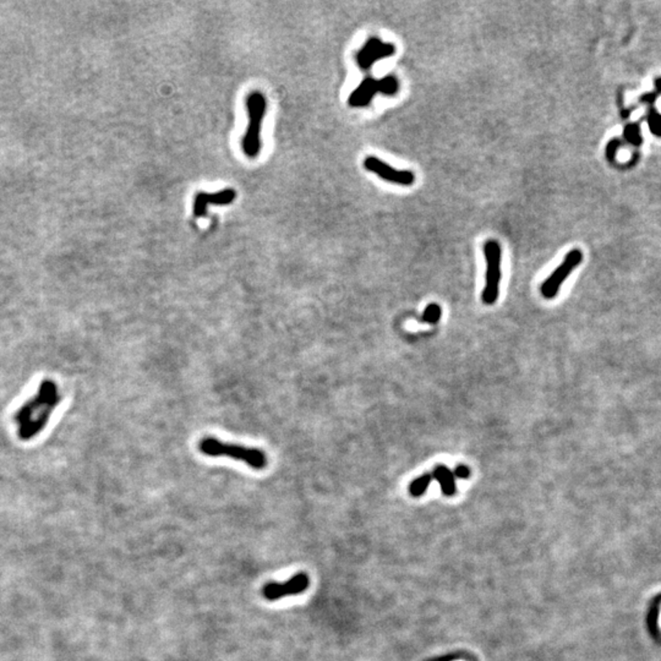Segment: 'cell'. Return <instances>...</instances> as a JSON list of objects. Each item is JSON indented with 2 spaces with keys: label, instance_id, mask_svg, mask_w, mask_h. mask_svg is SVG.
Here are the masks:
<instances>
[{
  "label": "cell",
  "instance_id": "6da1fadb",
  "mask_svg": "<svg viewBox=\"0 0 661 661\" xmlns=\"http://www.w3.org/2000/svg\"><path fill=\"white\" fill-rule=\"evenodd\" d=\"M62 396L53 379H43L37 393L23 404L15 414L18 436L29 441L38 436L46 427L53 412L60 404Z\"/></svg>",
  "mask_w": 661,
  "mask_h": 661
},
{
  "label": "cell",
  "instance_id": "7a4b0ae2",
  "mask_svg": "<svg viewBox=\"0 0 661 661\" xmlns=\"http://www.w3.org/2000/svg\"><path fill=\"white\" fill-rule=\"evenodd\" d=\"M199 451L208 457H228L239 460L253 471H262L269 464L267 454L262 449L247 447L236 443L221 441L216 437H202L199 442Z\"/></svg>",
  "mask_w": 661,
  "mask_h": 661
},
{
  "label": "cell",
  "instance_id": "3957f363",
  "mask_svg": "<svg viewBox=\"0 0 661 661\" xmlns=\"http://www.w3.org/2000/svg\"><path fill=\"white\" fill-rule=\"evenodd\" d=\"M247 110L249 123L242 140V147L249 158H256L261 151V125L267 112V101L264 95L250 93L247 98Z\"/></svg>",
  "mask_w": 661,
  "mask_h": 661
},
{
  "label": "cell",
  "instance_id": "277c9868",
  "mask_svg": "<svg viewBox=\"0 0 661 661\" xmlns=\"http://www.w3.org/2000/svg\"><path fill=\"white\" fill-rule=\"evenodd\" d=\"M484 253L486 260V276H485V287H484V304L492 305L499 298L501 282V260L502 251L499 242L496 240H488L484 245Z\"/></svg>",
  "mask_w": 661,
  "mask_h": 661
},
{
  "label": "cell",
  "instance_id": "5b68a950",
  "mask_svg": "<svg viewBox=\"0 0 661 661\" xmlns=\"http://www.w3.org/2000/svg\"><path fill=\"white\" fill-rule=\"evenodd\" d=\"M582 261H583V253L581 250L579 249L571 250L566 255L562 264H560L558 269L552 272L551 276L549 277L547 281L541 284L540 290L542 297L545 299L555 298L558 295V290L561 289L562 283L582 264Z\"/></svg>",
  "mask_w": 661,
  "mask_h": 661
},
{
  "label": "cell",
  "instance_id": "8992f818",
  "mask_svg": "<svg viewBox=\"0 0 661 661\" xmlns=\"http://www.w3.org/2000/svg\"><path fill=\"white\" fill-rule=\"evenodd\" d=\"M309 586H310L309 575L305 572H299L293 577H290V579L284 583L271 582L264 584L262 588V597L269 601H276L290 595H299L301 593L306 592Z\"/></svg>",
  "mask_w": 661,
  "mask_h": 661
},
{
  "label": "cell",
  "instance_id": "52a82bcc",
  "mask_svg": "<svg viewBox=\"0 0 661 661\" xmlns=\"http://www.w3.org/2000/svg\"><path fill=\"white\" fill-rule=\"evenodd\" d=\"M364 167L369 172L375 173L379 178L388 183L410 186L415 183V174L410 171H397L388 163L381 161L377 157L369 155L364 160Z\"/></svg>",
  "mask_w": 661,
  "mask_h": 661
},
{
  "label": "cell",
  "instance_id": "ba28073f",
  "mask_svg": "<svg viewBox=\"0 0 661 661\" xmlns=\"http://www.w3.org/2000/svg\"><path fill=\"white\" fill-rule=\"evenodd\" d=\"M396 53V47L391 43H384L379 37H371L358 52L357 63L360 69L369 70L376 62L384 58L391 57Z\"/></svg>",
  "mask_w": 661,
  "mask_h": 661
},
{
  "label": "cell",
  "instance_id": "9c48e42d",
  "mask_svg": "<svg viewBox=\"0 0 661 661\" xmlns=\"http://www.w3.org/2000/svg\"><path fill=\"white\" fill-rule=\"evenodd\" d=\"M236 191L234 189H225L217 192H203L200 191L194 197L192 214L195 219H202L208 214V205L225 206L234 202Z\"/></svg>",
  "mask_w": 661,
  "mask_h": 661
},
{
  "label": "cell",
  "instance_id": "30bf717a",
  "mask_svg": "<svg viewBox=\"0 0 661 661\" xmlns=\"http://www.w3.org/2000/svg\"><path fill=\"white\" fill-rule=\"evenodd\" d=\"M376 93H382V81L376 80L371 76L365 77L359 86L351 93L348 103L351 107H366L371 103Z\"/></svg>",
  "mask_w": 661,
  "mask_h": 661
},
{
  "label": "cell",
  "instance_id": "8fae6325",
  "mask_svg": "<svg viewBox=\"0 0 661 661\" xmlns=\"http://www.w3.org/2000/svg\"><path fill=\"white\" fill-rule=\"evenodd\" d=\"M432 477L436 479L438 482L440 486H441V491L445 496H453L456 494V491H457L456 477H454L453 473L451 472L447 466H437L434 469Z\"/></svg>",
  "mask_w": 661,
  "mask_h": 661
},
{
  "label": "cell",
  "instance_id": "7c38bea8",
  "mask_svg": "<svg viewBox=\"0 0 661 661\" xmlns=\"http://www.w3.org/2000/svg\"><path fill=\"white\" fill-rule=\"evenodd\" d=\"M434 479L432 477V474H424L421 477H416L413 483H410L409 485V494L412 495L413 497H420L423 495L425 494L426 490L429 488V485L432 483V480Z\"/></svg>",
  "mask_w": 661,
  "mask_h": 661
},
{
  "label": "cell",
  "instance_id": "4fadbf2b",
  "mask_svg": "<svg viewBox=\"0 0 661 661\" xmlns=\"http://www.w3.org/2000/svg\"><path fill=\"white\" fill-rule=\"evenodd\" d=\"M441 315H442V310H441L440 305L430 304L424 311L421 321L427 322V323H436L441 319Z\"/></svg>",
  "mask_w": 661,
  "mask_h": 661
},
{
  "label": "cell",
  "instance_id": "5bb4252c",
  "mask_svg": "<svg viewBox=\"0 0 661 661\" xmlns=\"http://www.w3.org/2000/svg\"><path fill=\"white\" fill-rule=\"evenodd\" d=\"M648 121H649V127L651 132H653L654 135L661 136V115L659 114L658 112L651 110L649 113V116H648Z\"/></svg>",
  "mask_w": 661,
  "mask_h": 661
},
{
  "label": "cell",
  "instance_id": "9a60e30c",
  "mask_svg": "<svg viewBox=\"0 0 661 661\" xmlns=\"http://www.w3.org/2000/svg\"><path fill=\"white\" fill-rule=\"evenodd\" d=\"M625 136L628 138L629 142H632L634 145H639L642 142V138H640V129H639L638 125H631V127H627L625 130Z\"/></svg>",
  "mask_w": 661,
  "mask_h": 661
},
{
  "label": "cell",
  "instance_id": "2e32d148",
  "mask_svg": "<svg viewBox=\"0 0 661 661\" xmlns=\"http://www.w3.org/2000/svg\"><path fill=\"white\" fill-rule=\"evenodd\" d=\"M454 477H460V479H468L471 477V469L466 466H458L456 469H454L453 473Z\"/></svg>",
  "mask_w": 661,
  "mask_h": 661
},
{
  "label": "cell",
  "instance_id": "e0dca14e",
  "mask_svg": "<svg viewBox=\"0 0 661 661\" xmlns=\"http://www.w3.org/2000/svg\"><path fill=\"white\" fill-rule=\"evenodd\" d=\"M460 658H462V656H442V658H438V659H436V660H435V661H454V660H460Z\"/></svg>",
  "mask_w": 661,
  "mask_h": 661
}]
</instances>
